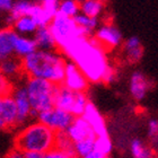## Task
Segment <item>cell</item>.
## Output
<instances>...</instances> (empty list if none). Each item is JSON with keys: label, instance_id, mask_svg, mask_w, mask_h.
Masks as SVG:
<instances>
[{"label": "cell", "instance_id": "obj_31", "mask_svg": "<svg viewBox=\"0 0 158 158\" xmlns=\"http://www.w3.org/2000/svg\"><path fill=\"white\" fill-rule=\"evenodd\" d=\"M39 2L42 5L46 13L49 14L51 17H54L56 14L59 13V0H39Z\"/></svg>", "mask_w": 158, "mask_h": 158}, {"label": "cell", "instance_id": "obj_23", "mask_svg": "<svg viewBox=\"0 0 158 158\" xmlns=\"http://www.w3.org/2000/svg\"><path fill=\"white\" fill-rule=\"evenodd\" d=\"M31 16L33 17L34 19L36 20V23L39 24V26H49L51 20L53 19V17H51L49 14L46 13L42 5L40 2H35L31 13Z\"/></svg>", "mask_w": 158, "mask_h": 158}, {"label": "cell", "instance_id": "obj_28", "mask_svg": "<svg viewBox=\"0 0 158 158\" xmlns=\"http://www.w3.org/2000/svg\"><path fill=\"white\" fill-rule=\"evenodd\" d=\"M131 152L135 158H152V152L142 145V142L138 139L132 140L131 142Z\"/></svg>", "mask_w": 158, "mask_h": 158}, {"label": "cell", "instance_id": "obj_19", "mask_svg": "<svg viewBox=\"0 0 158 158\" xmlns=\"http://www.w3.org/2000/svg\"><path fill=\"white\" fill-rule=\"evenodd\" d=\"M34 40L37 44V48L42 50H56L58 48L56 39L49 26H41L37 28L33 35Z\"/></svg>", "mask_w": 158, "mask_h": 158}, {"label": "cell", "instance_id": "obj_2", "mask_svg": "<svg viewBox=\"0 0 158 158\" xmlns=\"http://www.w3.org/2000/svg\"><path fill=\"white\" fill-rule=\"evenodd\" d=\"M67 61L56 50L37 49L23 58V69L26 77L46 79L61 85L66 75Z\"/></svg>", "mask_w": 158, "mask_h": 158}, {"label": "cell", "instance_id": "obj_10", "mask_svg": "<svg viewBox=\"0 0 158 158\" xmlns=\"http://www.w3.org/2000/svg\"><path fill=\"white\" fill-rule=\"evenodd\" d=\"M89 80L82 73L80 68L73 61H67L66 75L63 79V85L76 92H85L88 87Z\"/></svg>", "mask_w": 158, "mask_h": 158}, {"label": "cell", "instance_id": "obj_5", "mask_svg": "<svg viewBox=\"0 0 158 158\" xmlns=\"http://www.w3.org/2000/svg\"><path fill=\"white\" fill-rule=\"evenodd\" d=\"M49 27L56 39L59 50L64 48L70 42H73V40L81 36H92L93 34L92 32L77 25L73 17L64 16L60 13H58L53 17Z\"/></svg>", "mask_w": 158, "mask_h": 158}, {"label": "cell", "instance_id": "obj_16", "mask_svg": "<svg viewBox=\"0 0 158 158\" xmlns=\"http://www.w3.org/2000/svg\"><path fill=\"white\" fill-rule=\"evenodd\" d=\"M34 3L35 2L31 1V0H15L13 9L10 10V13L7 14L6 18H5V23L7 24V26H13V24L19 17L31 15Z\"/></svg>", "mask_w": 158, "mask_h": 158}, {"label": "cell", "instance_id": "obj_12", "mask_svg": "<svg viewBox=\"0 0 158 158\" xmlns=\"http://www.w3.org/2000/svg\"><path fill=\"white\" fill-rule=\"evenodd\" d=\"M0 71L15 84L18 79L25 76L23 69V59L14 54L6 59L0 60Z\"/></svg>", "mask_w": 158, "mask_h": 158}, {"label": "cell", "instance_id": "obj_4", "mask_svg": "<svg viewBox=\"0 0 158 158\" xmlns=\"http://www.w3.org/2000/svg\"><path fill=\"white\" fill-rule=\"evenodd\" d=\"M28 97L33 111L39 113L52 109L54 106V97L58 88L56 84L42 78L27 77L25 80Z\"/></svg>", "mask_w": 158, "mask_h": 158}, {"label": "cell", "instance_id": "obj_13", "mask_svg": "<svg viewBox=\"0 0 158 158\" xmlns=\"http://www.w3.org/2000/svg\"><path fill=\"white\" fill-rule=\"evenodd\" d=\"M95 37L105 48H116L122 42V34L114 25L106 24L96 30Z\"/></svg>", "mask_w": 158, "mask_h": 158}, {"label": "cell", "instance_id": "obj_30", "mask_svg": "<svg viewBox=\"0 0 158 158\" xmlns=\"http://www.w3.org/2000/svg\"><path fill=\"white\" fill-rule=\"evenodd\" d=\"M44 158H80L76 154V152H66L62 149L54 147L50 152L44 154Z\"/></svg>", "mask_w": 158, "mask_h": 158}, {"label": "cell", "instance_id": "obj_7", "mask_svg": "<svg viewBox=\"0 0 158 158\" xmlns=\"http://www.w3.org/2000/svg\"><path fill=\"white\" fill-rule=\"evenodd\" d=\"M76 116L71 114L68 111L53 106L52 109H49L46 111L39 113L37 120L48 125L49 128L53 129L56 132L59 131H67L71 123L73 122Z\"/></svg>", "mask_w": 158, "mask_h": 158}, {"label": "cell", "instance_id": "obj_33", "mask_svg": "<svg viewBox=\"0 0 158 158\" xmlns=\"http://www.w3.org/2000/svg\"><path fill=\"white\" fill-rule=\"evenodd\" d=\"M15 0H0V14H8L13 9Z\"/></svg>", "mask_w": 158, "mask_h": 158}, {"label": "cell", "instance_id": "obj_37", "mask_svg": "<svg viewBox=\"0 0 158 158\" xmlns=\"http://www.w3.org/2000/svg\"><path fill=\"white\" fill-rule=\"evenodd\" d=\"M82 158H107V155L104 152H99L97 149H93L92 152L87 154L86 156H84Z\"/></svg>", "mask_w": 158, "mask_h": 158}, {"label": "cell", "instance_id": "obj_24", "mask_svg": "<svg viewBox=\"0 0 158 158\" xmlns=\"http://www.w3.org/2000/svg\"><path fill=\"white\" fill-rule=\"evenodd\" d=\"M73 19L77 23V25H79V26L85 28V30L89 31V32H92V33L97 27V25H98V19L96 17L87 16L85 14H82L81 11L77 14L76 16L73 17Z\"/></svg>", "mask_w": 158, "mask_h": 158}, {"label": "cell", "instance_id": "obj_20", "mask_svg": "<svg viewBox=\"0 0 158 158\" xmlns=\"http://www.w3.org/2000/svg\"><path fill=\"white\" fill-rule=\"evenodd\" d=\"M15 30L17 34L19 35H28V36H33L35 32L39 28V24L36 20L34 19L31 15H25V16L19 17L18 19L11 26Z\"/></svg>", "mask_w": 158, "mask_h": 158}, {"label": "cell", "instance_id": "obj_17", "mask_svg": "<svg viewBox=\"0 0 158 158\" xmlns=\"http://www.w3.org/2000/svg\"><path fill=\"white\" fill-rule=\"evenodd\" d=\"M148 92V80L141 73L135 71L130 78V93L135 101H141L145 98Z\"/></svg>", "mask_w": 158, "mask_h": 158}, {"label": "cell", "instance_id": "obj_8", "mask_svg": "<svg viewBox=\"0 0 158 158\" xmlns=\"http://www.w3.org/2000/svg\"><path fill=\"white\" fill-rule=\"evenodd\" d=\"M14 101L16 103L17 114H18V125H23L30 122L32 118V105L28 97L25 81L18 85H14V89L11 92Z\"/></svg>", "mask_w": 158, "mask_h": 158}, {"label": "cell", "instance_id": "obj_15", "mask_svg": "<svg viewBox=\"0 0 158 158\" xmlns=\"http://www.w3.org/2000/svg\"><path fill=\"white\" fill-rule=\"evenodd\" d=\"M18 34L11 26L0 28V60L14 56V46Z\"/></svg>", "mask_w": 158, "mask_h": 158}, {"label": "cell", "instance_id": "obj_38", "mask_svg": "<svg viewBox=\"0 0 158 158\" xmlns=\"http://www.w3.org/2000/svg\"><path fill=\"white\" fill-rule=\"evenodd\" d=\"M26 158H44V154L41 152H25Z\"/></svg>", "mask_w": 158, "mask_h": 158}, {"label": "cell", "instance_id": "obj_27", "mask_svg": "<svg viewBox=\"0 0 158 158\" xmlns=\"http://www.w3.org/2000/svg\"><path fill=\"white\" fill-rule=\"evenodd\" d=\"M56 147L66 152H75L73 148V141L71 140L68 133L66 131H59L56 132Z\"/></svg>", "mask_w": 158, "mask_h": 158}, {"label": "cell", "instance_id": "obj_32", "mask_svg": "<svg viewBox=\"0 0 158 158\" xmlns=\"http://www.w3.org/2000/svg\"><path fill=\"white\" fill-rule=\"evenodd\" d=\"M14 85L15 84L0 71V97L10 95L14 89Z\"/></svg>", "mask_w": 158, "mask_h": 158}, {"label": "cell", "instance_id": "obj_26", "mask_svg": "<svg viewBox=\"0 0 158 158\" xmlns=\"http://www.w3.org/2000/svg\"><path fill=\"white\" fill-rule=\"evenodd\" d=\"M95 140L96 138H88L84 139L80 141L73 142V148L75 152L80 158H82L84 156H86L87 154L92 152L93 149H95Z\"/></svg>", "mask_w": 158, "mask_h": 158}, {"label": "cell", "instance_id": "obj_14", "mask_svg": "<svg viewBox=\"0 0 158 158\" xmlns=\"http://www.w3.org/2000/svg\"><path fill=\"white\" fill-rule=\"evenodd\" d=\"M82 116L88 121L89 124L92 125V128L96 132L97 137H99V135H109L105 121H104L102 114L98 112V110L96 109V106L92 102H89L87 104Z\"/></svg>", "mask_w": 158, "mask_h": 158}, {"label": "cell", "instance_id": "obj_34", "mask_svg": "<svg viewBox=\"0 0 158 158\" xmlns=\"http://www.w3.org/2000/svg\"><path fill=\"white\" fill-rule=\"evenodd\" d=\"M115 79V71L113 69L112 67H107V69H106L105 73H104V76H103L102 81L105 82V84H111Z\"/></svg>", "mask_w": 158, "mask_h": 158}, {"label": "cell", "instance_id": "obj_21", "mask_svg": "<svg viewBox=\"0 0 158 158\" xmlns=\"http://www.w3.org/2000/svg\"><path fill=\"white\" fill-rule=\"evenodd\" d=\"M124 51L127 58L131 63H135L140 61L143 54V48H142L141 41L137 36H131L124 43Z\"/></svg>", "mask_w": 158, "mask_h": 158}, {"label": "cell", "instance_id": "obj_35", "mask_svg": "<svg viewBox=\"0 0 158 158\" xmlns=\"http://www.w3.org/2000/svg\"><path fill=\"white\" fill-rule=\"evenodd\" d=\"M148 135L149 137H156L158 135V121L157 120H150L148 123Z\"/></svg>", "mask_w": 158, "mask_h": 158}, {"label": "cell", "instance_id": "obj_29", "mask_svg": "<svg viewBox=\"0 0 158 158\" xmlns=\"http://www.w3.org/2000/svg\"><path fill=\"white\" fill-rule=\"evenodd\" d=\"M95 149L109 155L112 152V142L109 135H99L95 140Z\"/></svg>", "mask_w": 158, "mask_h": 158}, {"label": "cell", "instance_id": "obj_9", "mask_svg": "<svg viewBox=\"0 0 158 158\" xmlns=\"http://www.w3.org/2000/svg\"><path fill=\"white\" fill-rule=\"evenodd\" d=\"M18 127V114L16 103L11 94L0 97V130Z\"/></svg>", "mask_w": 158, "mask_h": 158}, {"label": "cell", "instance_id": "obj_1", "mask_svg": "<svg viewBox=\"0 0 158 158\" xmlns=\"http://www.w3.org/2000/svg\"><path fill=\"white\" fill-rule=\"evenodd\" d=\"M76 63L90 82L102 81L109 63L105 48L95 36H81L60 50Z\"/></svg>", "mask_w": 158, "mask_h": 158}, {"label": "cell", "instance_id": "obj_3", "mask_svg": "<svg viewBox=\"0 0 158 158\" xmlns=\"http://www.w3.org/2000/svg\"><path fill=\"white\" fill-rule=\"evenodd\" d=\"M56 132L37 120L25 125L15 138V148L24 152L46 154L56 147Z\"/></svg>", "mask_w": 158, "mask_h": 158}, {"label": "cell", "instance_id": "obj_11", "mask_svg": "<svg viewBox=\"0 0 158 158\" xmlns=\"http://www.w3.org/2000/svg\"><path fill=\"white\" fill-rule=\"evenodd\" d=\"M67 133L73 142L80 141L88 138H97L96 132L89 124L88 121L84 116H76L69 128L67 129Z\"/></svg>", "mask_w": 158, "mask_h": 158}, {"label": "cell", "instance_id": "obj_36", "mask_svg": "<svg viewBox=\"0 0 158 158\" xmlns=\"http://www.w3.org/2000/svg\"><path fill=\"white\" fill-rule=\"evenodd\" d=\"M5 158H26V155H25V152H24L15 148L10 152H8V154L5 156Z\"/></svg>", "mask_w": 158, "mask_h": 158}, {"label": "cell", "instance_id": "obj_18", "mask_svg": "<svg viewBox=\"0 0 158 158\" xmlns=\"http://www.w3.org/2000/svg\"><path fill=\"white\" fill-rule=\"evenodd\" d=\"M39 49L37 44L35 42L33 36H28V35H19L16 37L15 41V46H14V53L15 56H19V58H25L28 54L33 53Z\"/></svg>", "mask_w": 158, "mask_h": 158}, {"label": "cell", "instance_id": "obj_22", "mask_svg": "<svg viewBox=\"0 0 158 158\" xmlns=\"http://www.w3.org/2000/svg\"><path fill=\"white\" fill-rule=\"evenodd\" d=\"M103 7L102 0H82L80 2V11L87 16L97 18L103 11Z\"/></svg>", "mask_w": 158, "mask_h": 158}, {"label": "cell", "instance_id": "obj_6", "mask_svg": "<svg viewBox=\"0 0 158 158\" xmlns=\"http://www.w3.org/2000/svg\"><path fill=\"white\" fill-rule=\"evenodd\" d=\"M89 103L85 92H76L63 84L58 85L54 97V106L68 111L75 116H81Z\"/></svg>", "mask_w": 158, "mask_h": 158}, {"label": "cell", "instance_id": "obj_25", "mask_svg": "<svg viewBox=\"0 0 158 158\" xmlns=\"http://www.w3.org/2000/svg\"><path fill=\"white\" fill-rule=\"evenodd\" d=\"M59 13L68 17H75L80 13V3L76 0H62L60 1Z\"/></svg>", "mask_w": 158, "mask_h": 158}]
</instances>
